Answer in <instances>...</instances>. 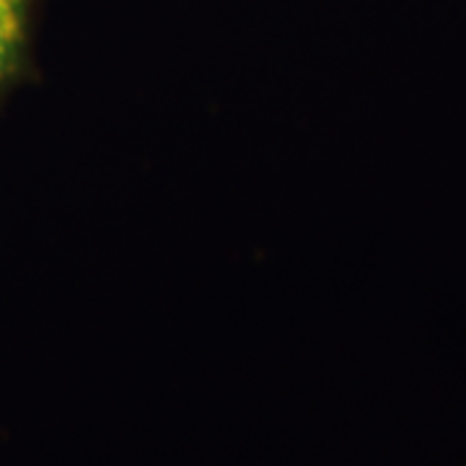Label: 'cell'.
Segmentation results:
<instances>
[{"mask_svg":"<svg viewBox=\"0 0 466 466\" xmlns=\"http://www.w3.org/2000/svg\"><path fill=\"white\" fill-rule=\"evenodd\" d=\"M36 0H0V106L34 73Z\"/></svg>","mask_w":466,"mask_h":466,"instance_id":"6da1fadb","label":"cell"}]
</instances>
